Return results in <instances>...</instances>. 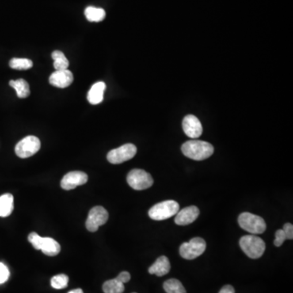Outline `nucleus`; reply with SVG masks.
<instances>
[{"instance_id":"1","label":"nucleus","mask_w":293,"mask_h":293,"mask_svg":"<svg viewBox=\"0 0 293 293\" xmlns=\"http://www.w3.org/2000/svg\"><path fill=\"white\" fill-rule=\"evenodd\" d=\"M182 152L188 158L195 161H203L211 157L214 149L210 142L201 140H190L183 143Z\"/></svg>"},{"instance_id":"2","label":"nucleus","mask_w":293,"mask_h":293,"mask_svg":"<svg viewBox=\"0 0 293 293\" xmlns=\"http://www.w3.org/2000/svg\"><path fill=\"white\" fill-rule=\"evenodd\" d=\"M240 245L244 253L252 259L259 258L266 250V244L262 239L252 235L243 236L240 239Z\"/></svg>"},{"instance_id":"3","label":"nucleus","mask_w":293,"mask_h":293,"mask_svg":"<svg viewBox=\"0 0 293 293\" xmlns=\"http://www.w3.org/2000/svg\"><path fill=\"white\" fill-rule=\"evenodd\" d=\"M28 240L35 249L42 250L47 256H56L61 252V245L54 239L49 237L43 238L35 232H32L28 235Z\"/></svg>"},{"instance_id":"4","label":"nucleus","mask_w":293,"mask_h":293,"mask_svg":"<svg viewBox=\"0 0 293 293\" xmlns=\"http://www.w3.org/2000/svg\"><path fill=\"white\" fill-rule=\"evenodd\" d=\"M238 222L240 227L251 234H262L267 230V224L261 217L247 212L239 216Z\"/></svg>"},{"instance_id":"5","label":"nucleus","mask_w":293,"mask_h":293,"mask_svg":"<svg viewBox=\"0 0 293 293\" xmlns=\"http://www.w3.org/2000/svg\"><path fill=\"white\" fill-rule=\"evenodd\" d=\"M179 211V204L174 200H165L151 208L149 215L155 221H162L176 215Z\"/></svg>"},{"instance_id":"6","label":"nucleus","mask_w":293,"mask_h":293,"mask_svg":"<svg viewBox=\"0 0 293 293\" xmlns=\"http://www.w3.org/2000/svg\"><path fill=\"white\" fill-rule=\"evenodd\" d=\"M206 249V243L203 239L195 237L189 242L183 243L179 248V253L182 257L187 260H193L201 256Z\"/></svg>"},{"instance_id":"7","label":"nucleus","mask_w":293,"mask_h":293,"mask_svg":"<svg viewBox=\"0 0 293 293\" xmlns=\"http://www.w3.org/2000/svg\"><path fill=\"white\" fill-rule=\"evenodd\" d=\"M126 180L130 187L137 191L148 189L153 185L152 175L143 169H132L127 175Z\"/></svg>"},{"instance_id":"8","label":"nucleus","mask_w":293,"mask_h":293,"mask_svg":"<svg viewBox=\"0 0 293 293\" xmlns=\"http://www.w3.org/2000/svg\"><path fill=\"white\" fill-rule=\"evenodd\" d=\"M40 148L41 142L39 138L36 136L30 135L21 139L16 144L15 152L20 158H28L38 153Z\"/></svg>"},{"instance_id":"9","label":"nucleus","mask_w":293,"mask_h":293,"mask_svg":"<svg viewBox=\"0 0 293 293\" xmlns=\"http://www.w3.org/2000/svg\"><path fill=\"white\" fill-rule=\"evenodd\" d=\"M137 153V148L132 143H126L118 149L110 151L107 156V159L110 163L118 165L125 161H129L135 156Z\"/></svg>"},{"instance_id":"10","label":"nucleus","mask_w":293,"mask_h":293,"mask_svg":"<svg viewBox=\"0 0 293 293\" xmlns=\"http://www.w3.org/2000/svg\"><path fill=\"white\" fill-rule=\"evenodd\" d=\"M108 219V211L102 206H96L89 212V215L85 222V227L89 231H97L99 227L104 225Z\"/></svg>"},{"instance_id":"11","label":"nucleus","mask_w":293,"mask_h":293,"mask_svg":"<svg viewBox=\"0 0 293 293\" xmlns=\"http://www.w3.org/2000/svg\"><path fill=\"white\" fill-rule=\"evenodd\" d=\"M87 180L88 176L86 173L81 171H73L64 176L61 182V186L65 190L74 189L78 186L86 183Z\"/></svg>"},{"instance_id":"12","label":"nucleus","mask_w":293,"mask_h":293,"mask_svg":"<svg viewBox=\"0 0 293 293\" xmlns=\"http://www.w3.org/2000/svg\"><path fill=\"white\" fill-rule=\"evenodd\" d=\"M183 131L191 138H197L203 133L201 123L194 115H187L183 121Z\"/></svg>"},{"instance_id":"13","label":"nucleus","mask_w":293,"mask_h":293,"mask_svg":"<svg viewBox=\"0 0 293 293\" xmlns=\"http://www.w3.org/2000/svg\"><path fill=\"white\" fill-rule=\"evenodd\" d=\"M199 210L196 206H189L178 212L175 216V223L179 226H186L195 222L199 217Z\"/></svg>"},{"instance_id":"14","label":"nucleus","mask_w":293,"mask_h":293,"mask_svg":"<svg viewBox=\"0 0 293 293\" xmlns=\"http://www.w3.org/2000/svg\"><path fill=\"white\" fill-rule=\"evenodd\" d=\"M73 81V75L68 69L56 70L49 77V82L53 86L58 88H66L71 85Z\"/></svg>"},{"instance_id":"15","label":"nucleus","mask_w":293,"mask_h":293,"mask_svg":"<svg viewBox=\"0 0 293 293\" xmlns=\"http://www.w3.org/2000/svg\"><path fill=\"white\" fill-rule=\"evenodd\" d=\"M171 266L169 259L165 256H161L157 259L154 264L149 267V272L151 275L164 276L170 271Z\"/></svg>"},{"instance_id":"16","label":"nucleus","mask_w":293,"mask_h":293,"mask_svg":"<svg viewBox=\"0 0 293 293\" xmlns=\"http://www.w3.org/2000/svg\"><path fill=\"white\" fill-rule=\"evenodd\" d=\"M106 85L103 81H99L92 85L87 95V100L90 104H100L104 100V93Z\"/></svg>"},{"instance_id":"17","label":"nucleus","mask_w":293,"mask_h":293,"mask_svg":"<svg viewBox=\"0 0 293 293\" xmlns=\"http://www.w3.org/2000/svg\"><path fill=\"white\" fill-rule=\"evenodd\" d=\"M13 201L14 199L12 194H4L0 196V217L6 218L11 215L14 209Z\"/></svg>"},{"instance_id":"18","label":"nucleus","mask_w":293,"mask_h":293,"mask_svg":"<svg viewBox=\"0 0 293 293\" xmlns=\"http://www.w3.org/2000/svg\"><path fill=\"white\" fill-rule=\"evenodd\" d=\"M9 85L16 90V95L20 99L28 97L31 94L30 85L28 82L24 79L11 80Z\"/></svg>"},{"instance_id":"19","label":"nucleus","mask_w":293,"mask_h":293,"mask_svg":"<svg viewBox=\"0 0 293 293\" xmlns=\"http://www.w3.org/2000/svg\"><path fill=\"white\" fill-rule=\"evenodd\" d=\"M85 16L91 22H100L105 18L106 12L103 8L90 6L85 8Z\"/></svg>"},{"instance_id":"20","label":"nucleus","mask_w":293,"mask_h":293,"mask_svg":"<svg viewBox=\"0 0 293 293\" xmlns=\"http://www.w3.org/2000/svg\"><path fill=\"white\" fill-rule=\"evenodd\" d=\"M53 61H54V68L55 70H65L68 69L69 62L67 58L65 57V54L61 51H53L51 54Z\"/></svg>"},{"instance_id":"21","label":"nucleus","mask_w":293,"mask_h":293,"mask_svg":"<svg viewBox=\"0 0 293 293\" xmlns=\"http://www.w3.org/2000/svg\"><path fill=\"white\" fill-rule=\"evenodd\" d=\"M124 283H121L116 279L106 281L103 285L104 293H122L124 291Z\"/></svg>"},{"instance_id":"22","label":"nucleus","mask_w":293,"mask_h":293,"mask_svg":"<svg viewBox=\"0 0 293 293\" xmlns=\"http://www.w3.org/2000/svg\"><path fill=\"white\" fill-rule=\"evenodd\" d=\"M164 289L167 293H187L181 282L175 279L165 281L164 283Z\"/></svg>"},{"instance_id":"23","label":"nucleus","mask_w":293,"mask_h":293,"mask_svg":"<svg viewBox=\"0 0 293 293\" xmlns=\"http://www.w3.org/2000/svg\"><path fill=\"white\" fill-rule=\"evenodd\" d=\"M10 67L16 70H27L33 67L32 61L24 58H13L9 62Z\"/></svg>"},{"instance_id":"24","label":"nucleus","mask_w":293,"mask_h":293,"mask_svg":"<svg viewBox=\"0 0 293 293\" xmlns=\"http://www.w3.org/2000/svg\"><path fill=\"white\" fill-rule=\"evenodd\" d=\"M68 283H69V277L63 274L52 277L51 280V287L55 289L65 288L68 286Z\"/></svg>"},{"instance_id":"25","label":"nucleus","mask_w":293,"mask_h":293,"mask_svg":"<svg viewBox=\"0 0 293 293\" xmlns=\"http://www.w3.org/2000/svg\"><path fill=\"white\" fill-rule=\"evenodd\" d=\"M10 273L8 271V267L4 264L0 262V283H4L8 280L9 278Z\"/></svg>"},{"instance_id":"26","label":"nucleus","mask_w":293,"mask_h":293,"mask_svg":"<svg viewBox=\"0 0 293 293\" xmlns=\"http://www.w3.org/2000/svg\"><path fill=\"white\" fill-rule=\"evenodd\" d=\"M286 240L287 238H286V236H285L284 231L283 230H278L275 232V240L274 241L275 246L280 247Z\"/></svg>"},{"instance_id":"27","label":"nucleus","mask_w":293,"mask_h":293,"mask_svg":"<svg viewBox=\"0 0 293 293\" xmlns=\"http://www.w3.org/2000/svg\"><path fill=\"white\" fill-rule=\"evenodd\" d=\"M283 231H284L285 236H286V238L288 239V240H292L293 239V226L292 224L291 223H286L284 226H283Z\"/></svg>"},{"instance_id":"28","label":"nucleus","mask_w":293,"mask_h":293,"mask_svg":"<svg viewBox=\"0 0 293 293\" xmlns=\"http://www.w3.org/2000/svg\"><path fill=\"white\" fill-rule=\"evenodd\" d=\"M116 279H118V281H120L121 283H128L130 279V273L127 272V271H123V272L120 273V274L118 275Z\"/></svg>"},{"instance_id":"29","label":"nucleus","mask_w":293,"mask_h":293,"mask_svg":"<svg viewBox=\"0 0 293 293\" xmlns=\"http://www.w3.org/2000/svg\"><path fill=\"white\" fill-rule=\"evenodd\" d=\"M234 287H232L231 285H225L220 290L219 293H235Z\"/></svg>"},{"instance_id":"30","label":"nucleus","mask_w":293,"mask_h":293,"mask_svg":"<svg viewBox=\"0 0 293 293\" xmlns=\"http://www.w3.org/2000/svg\"><path fill=\"white\" fill-rule=\"evenodd\" d=\"M68 293H83V291L81 289L77 288L75 290H73V291H69Z\"/></svg>"},{"instance_id":"31","label":"nucleus","mask_w":293,"mask_h":293,"mask_svg":"<svg viewBox=\"0 0 293 293\" xmlns=\"http://www.w3.org/2000/svg\"><path fill=\"white\" fill-rule=\"evenodd\" d=\"M133 293H136V292H133Z\"/></svg>"}]
</instances>
